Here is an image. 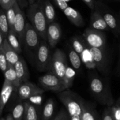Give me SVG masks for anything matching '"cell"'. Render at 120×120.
Returning <instances> with one entry per match:
<instances>
[{
	"instance_id": "obj_17",
	"label": "cell",
	"mask_w": 120,
	"mask_h": 120,
	"mask_svg": "<svg viewBox=\"0 0 120 120\" xmlns=\"http://www.w3.org/2000/svg\"><path fill=\"white\" fill-rule=\"evenodd\" d=\"M63 12L68 19L75 26L79 28H82L84 26L85 23L83 16L76 9L68 6Z\"/></svg>"
},
{
	"instance_id": "obj_14",
	"label": "cell",
	"mask_w": 120,
	"mask_h": 120,
	"mask_svg": "<svg viewBox=\"0 0 120 120\" xmlns=\"http://www.w3.org/2000/svg\"><path fill=\"white\" fill-rule=\"evenodd\" d=\"M89 28L100 31L108 30L110 29L102 15L96 9L91 11Z\"/></svg>"
},
{
	"instance_id": "obj_44",
	"label": "cell",
	"mask_w": 120,
	"mask_h": 120,
	"mask_svg": "<svg viewBox=\"0 0 120 120\" xmlns=\"http://www.w3.org/2000/svg\"></svg>"
},
{
	"instance_id": "obj_7",
	"label": "cell",
	"mask_w": 120,
	"mask_h": 120,
	"mask_svg": "<svg viewBox=\"0 0 120 120\" xmlns=\"http://www.w3.org/2000/svg\"><path fill=\"white\" fill-rule=\"evenodd\" d=\"M95 9L98 11L116 36L120 34V21L112 11L100 1H95Z\"/></svg>"
},
{
	"instance_id": "obj_42",
	"label": "cell",
	"mask_w": 120,
	"mask_h": 120,
	"mask_svg": "<svg viewBox=\"0 0 120 120\" xmlns=\"http://www.w3.org/2000/svg\"><path fill=\"white\" fill-rule=\"evenodd\" d=\"M64 1H66V2H69V1H73V0H64Z\"/></svg>"
},
{
	"instance_id": "obj_6",
	"label": "cell",
	"mask_w": 120,
	"mask_h": 120,
	"mask_svg": "<svg viewBox=\"0 0 120 120\" xmlns=\"http://www.w3.org/2000/svg\"><path fill=\"white\" fill-rule=\"evenodd\" d=\"M52 54L50 49V46L46 41L42 40L37 50L34 63L38 71H49Z\"/></svg>"
},
{
	"instance_id": "obj_1",
	"label": "cell",
	"mask_w": 120,
	"mask_h": 120,
	"mask_svg": "<svg viewBox=\"0 0 120 120\" xmlns=\"http://www.w3.org/2000/svg\"><path fill=\"white\" fill-rule=\"evenodd\" d=\"M89 88L92 96L100 104L111 107L115 104L109 83L97 75L93 74L90 76Z\"/></svg>"
},
{
	"instance_id": "obj_11",
	"label": "cell",
	"mask_w": 120,
	"mask_h": 120,
	"mask_svg": "<svg viewBox=\"0 0 120 120\" xmlns=\"http://www.w3.org/2000/svg\"><path fill=\"white\" fill-rule=\"evenodd\" d=\"M18 94L22 100H27L36 96L42 94L45 90L34 83L26 82L22 83L17 89Z\"/></svg>"
},
{
	"instance_id": "obj_24",
	"label": "cell",
	"mask_w": 120,
	"mask_h": 120,
	"mask_svg": "<svg viewBox=\"0 0 120 120\" xmlns=\"http://www.w3.org/2000/svg\"><path fill=\"white\" fill-rule=\"evenodd\" d=\"M43 10H44L45 15L48 22V25L52 22H55L56 12H55V8L50 0L43 1Z\"/></svg>"
},
{
	"instance_id": "obj_15",
	"label": "cell",
	"mask_w": 120,
	"mask_h": 120,
	"mask_svg": "<svg viewBox=\"0 0 120 120\" xmlns=\"http://www.w3.org/2000/svg\"><path fill=\"white\" fill-rule=\"evenodd\" d=\"M15 90H16V89L14 87V86L7 80L4 79L2 90H1V97H0V115L1 116L2 115L6 104H7L12 94Z\"/></svg>"
},
{
	"instance_id": "obj_36",
	"label": "cell",
	"mask_w": 120,
	"mask_h": 120,
	"mask_svg": "<svg viewBox=\"0 0 120 120\" xmlns=\"http://www.w3.org/2000/svg\"><path fill=\"white\" fill-rule=\"evenodd\" d=\"M87 5L90 9H91V11H93L95 9V1L96 0H82Z\"/></svg>"
},
{
	"instance_id": "obj_5",
	"label": "cell",
	"mask_w": 120,
	"mask_h": 120,
	"mask_svg": "<svg viewBox=\"0 0 120 120\" xmlns=\"http://www.w3.org/2000/svg\"><path fill=\"white\" fill-rule=\"evenodd\" d=\"M68 59V56L63 50L59 48L56 49L52 54L49 70V71L53 73L61 79L65 83L67 87L66 74L69 68Z\"/></svg>"
},
{
	"instance_id": "obj_19",
	"label": "cell",
	"mask_w": 120,
	"mask_h": 120,
	"mask_svg": "<svg viewBox=\"0 0 120 120\" xmlns=\"http://www.w3.org/2000/svg\"><path fill=\"white\" fill-rule=\"evenodd\" d=\"M82 120H100L93 104L90 102L84 101Z\"/></svg>"
},
{
	"instance_id": "obj_37",
	"label": "cell",
	"mask_w": 120,
	"mask_h": 120,
	"mask_svg": "<svg viewBox=\"0 0 120 120\" xmlns=\"http://www.w3.org/2000/svg\"><path fill=\"white\" fill-rule=\"evenodd\" d=\"M16 1H17L19 6L21 9L26 8L27 7H29V5L28 0H16Z\"/></svg>"
},
{
	"instance_id": "obj_18",
	"label": "cell",
	"mask_w": 120,
	"mask_h": 120,
	"mask_svg": "<svg viewBox=\"0 0 120 120\" xmlns=\"http://www.w3.org/2000/svg\"><path fill=\"white\" fill-rule=\"evenodd\" d=\"M0 49L3 50L8 63L9 64H11V65L14 66L15 64L16 63V62L19 59L20 56L14 50V48L9 45V43H8L7 39L5 41L2 48H1Z\"/></svg>"
},
{
	"instance_id": "obj_30",
	"label": "cell",
	"mask_w": 120,
	"mask_h": 120,
	"mask_svg": "<svg viewBox=\"0 0 120 120\" xmlns=\"http://www.w3.org/2000/svg\"><path fill=\"white\" fill-rule=\"evenodd\" d=\"M8 67V62L5 57L3 50L0 49V68L2 72L4 73Z\"/></svg>"
},
{
	"instance_id": "obj_16",
	"label": "cell",
	"mask_w": 120,
	"mask_h": 120,
	"mask_svg": "<svg viewBox=\"0 0 120 120\" xmlns=\"http://www.w3.org/2000/svg\"><path fill=\"white\" fill-rule=\"evenodd\" d=\"M18 79L21 84L28 82L29 78V73L28 66L22 56H20L19 60L14 66Z\"/></svg>"
},
{
	"instance_id": "obj_22",
	"label": "cell",
	"mask_w": 120,
	"mask_h": 120,
	"mask_svg": "<svg viewBox=\"0 0 120 120\" xmlns=\"http://www.w3.org/2000/svg\"><path fill=\"white\" fill-rule=\"evenodd\" d=\"M4 75L5 80H7V81L12 83L17 90L18 88L21 85V83H20L18 79L17 75H16L14 66L11 65L8 63V69L6 70L5 72L4 73Z\"/></svg>"
},
{
	"instance_id": "obj_3",
	"label": "cell",
	"mask_w": 120,
	"mask_h": 120,
	"mask_svg": "<svg viewBox=\"0 0 120 120\" xmlns=\"http://www.w3.org/2000/svg\"><path fill=\"white\" fill-rule=\"evenodd\" d=\"M57 97L65 107L70 120H82L84 99L77 93L69 90L58 93Z\"/></svg>"
},
{
	"instance_id": "obj_13",
	"label": "cell",
	"mask_w": 120,
	"mask_h": 120,
	"mask_svg": "<svg viewBox=\"0 0 120 120\" xmlns=\"http://www.w3.org/2000/svg\"><path fill=\"white\" fill-rule=\"evenodd\" d=\"M62 30L59 23L52 22L48 25L47 42L51 48H55L62 38Z\"/></svg>"
},
{
	"instance_id": "obj_2",
	"label": "cell",
	"mask_w": 120,
	"mask_h": 120,
	"mask_svg": "<svg viewBox=\"0 0 120 120\" xmlns=\"http://www.w3.org/2000/svg\"><path fill=\"white\" fill-rule=\"evenodd\" d=\"M29 22L37 31L42 40L47 42L48 22L43 10V1L39 0L34 4L29 5L27 9Z\"/></svg>"
},
{
	"instance_id": "obj_23",
	"label": "cell",
	"mask_w": 120,
	"mask_h": 120,
	"mask_svg": "<svg viewBox=\"0 0 120 120\" xmlns=\"http://www.w3.org/2000/svg\"><path fill=\"white\" fill-rule=\"evenodd\" d=\"M25 103V112L24 120H39V111L36 105L29 102Z\"/></svg>"
},
{
	"instance_id": "obj_39",
	"label": "cell",
	"mask_w": 120,
	"mask_h": 120,
	"mask_svg": "<svg viewBox=\"0 0 120 120\" xmlns=\"http://www.w3.org/2000/svg\"><path fill=\"white\" fill-rule=\"evenodd\" d=\"M5 120H14V118H13L11 114H8V116H7Z\"/></svg>"
},
{
	"instance_id": "obj_40",
	"label": "cell",
	"mask_w": 120,
	"mask_h": 120,
	"mask_svg": "<svg viewBox=\"0 0 120 120\" xmlns=\"http://www.w3.org/2000/svg\"><path fill=\"white\" fill-rule=\"evenodd\" d=\"M39 0H28V2H29V5H32V4H34L36 3Z\"/></svg>"
},
{
	"instance_id": "obj_21",
	"label": "cell",
	"mask_w": 120,
	"mask_h": 120,
	"mask_svg": "<svg viewBox=\"0 0 120 120\" xmlns=\"http://www.w3.org/2000/svg\"><path fill=\"white\" fill-rule=\"evenodd\" d=\"M70 45L73 49L80 55H82L88 45L83 36H73L70 39Z\"/></svg>"
},
{
	"instance_id": "obj_8",
	"label": "cell",
	"mask_w": 120,
	"mask_h": 120,
	"mask_svg": "<svg viewBox=\"0 0 120 120\" xmlns=\"http://www.w3.org/2000/svg\"><path fill=\"white\" fill-rule=\"evenodd\" d=\"M39 82L45 90L60 93L68 90L65 83L50 71L41 76L39 78Z\"/></svg>"
},
{
	"instance_id": "obj_31",
	"label": "cell",
	"mask_w": 120,
	"mask_h": 120,
	"mask_svg": "<svg viewBox=\"0 0 120 120\" xmlns=\"http://www.w3.org/2000/svg\"><path fill=\"white\" fill-rule=\"evenodd\" d=\"M53 120H70V117L67 110L62 109Z\"/></svg>"
},
{
	"instance_id": "obj_27",
	"label": "cell",
	"mask_w": 120,
	"mask_h": 120,
	"mask_svg": "<svg viewBox=\"0 0 120 120\" xmlns=\"http://www.w3.org/2000/svg\"><path fill=\"white\" fill-rule=\"evenodd\" d=\"M25 112V103H19L14 107L12 116L14 120H22L24 118Z\"/></svg>"
},
{
	"instance_id": "obj_41",
	"label": "cell",
	"mask_w": 120,
	"mask_h": 120,
	"mask_svg": "<svg viewBox=\"0 0 120 120\" xmlns=\"http://www.w3.org/2000/svg\"><path fill=\"white\" fill-rule=\"evenodd\" d=\"M117 103V104H118V105H120V97L119 99H118V100L117 101V103Z\"/></svg>"
},
{
	"instance_id": "obj_38",
	"label": "cell",
	"mask_w": 120,
	"mask_h": 120,
	"mask_svg": "<svg viewBox=\"0 0 120 120\" xmlns=\"http://www.w3.org/2000/svg\"><path fill=\"white\" fill-rule=\"evenodd\" d=\"M6 39H7V38L2 33L0 32V49L2 48V46H3V45Z\"/></svg>"
},
{
	"instance_id": "obj_9",
	"label": "cell",
	"mask_w": 120,
	"mask_h": 120,
	"mask_svg": "<svg viewBox=\"0 0 120 120\" xmlns=\"http://www.w3.org/2000/svg\"><path fill=\"white\" fill-rule=\"evenodd\" d=\"M88 46L98 49H105L106 36L103 31L87 28L82 35Z\"/></svg>"
},
{
	"instance_id": "obj_28",
	"label": "cell",
	"mask_w": 120,
	"mask_h": 120,
	"mask_svg": "<svg viewBox=\"0 0 120 120\" xmlns=\"http://www.w3.org/2000/svg\"><path fill=\"white\" fill-rule=\"evenodd\" d=\"M9 31V26L7 20L6 11L1 8L0 14V32L7 38Z\"/></svg>"
},
{
	"instance_id": "obj_20",
	"label": "cell",
	"mask_w": 120,
	"mask_h": 120,
	"mask_svg": "<svg viewBox=\"0 0 120 120\" xmlns=\"http://www.w3.org/2000/svg\"><path fill=\"white\" fill-rule=\"evenodd\" d=\"M68 56L74 70H80L82 68V60L81 56L74 50L71 45L68 46Z\"/></svg>"
},
{
	"instance_id": "obj_4",
	"label": "cell",
	"mask_w": 120,
	"mask_h": 120,
	"mask_svg": "<svg viewBox=\"0 0 120 120\" xmlns=\"http://www.w3.org/2000/svg\"><path fill=\"white\" fill-rule=\"evenodd\" d=\"M41 38L40 35L30 22H26L23 46L28 58L33 63L41 43Z\"/></svg>"
},
{
	"instance_id": "obj_32",
	"label": "cell",
	"mask_w": 120,
	"mask_h": 120,
	"mask_svg": "<svg viewBox=\"0 0 120 120\" xmlns=\"http://www.w3.org/2000/svg\"><path fill=\"white\" fill-rule=\"evenodd\" d=\"M110 107L114 120H120V105L115 103L112 106Z\"/></svg>"
},
{
	"instance_id": "obj_34",
	"label": "cell",
	"mask_w": 120,
	"mask_h": 120,
	"mask_svg": "<svg viewBox=\"0 0 120 120\" xmlns=\"http://www.w3.org/2000/svg\"><path fill=\"white\" fill-rule=\"evenodd\" d=\"M101 120H115L110 107H107V108L105 109L104 111L103 116H102Z\"/></svg>"
},
{
	"instance_id": "obj_35",
	"label": "cell",
	"mask_w": 120,
	"mask_h": 120,
	"mask_svg": "<svg viewBox=\"0 0 120 120\" xmlns=\"http://www.w3.org/2000/svg\"><path fill=\"white\" fill-rule=\"evenodd\" d=\"M56 5L62 11L64 10L68 7V2H66L64 0H53Z\"/></svg>"
},
{
	"instance_id": "obj_10",
	"label": "cell",
	"mask_w": 120,
	"mask_h": 120,
	"mask_svg": "<svg viewBox=\"0 0 120 120\" xmlns=\"http://www.w3.org/2000/svg\"><path fill=\"white\" fill-rule=\"evenodd\" d=\"M96 68L104 75H107L110 72L109 59L105 49L91 48L89 46Z\"/></svg>"
},
{
	"instance_id": "obj_29",
	"label": "cell",
	"mask_w": 120,
	"mask_h": 120,
	"mask_svg": "<svg viewBox=\"0 0 120 120\" xmlns=\"http://www.w3.org/2000/svg\"><path fill=\"white\" fill-rule=\"evenodd\" d=\"M5 11L6 14H7V20H8V24H9V30H14V24H15V16H16L15 5L14 4L12 7L9 8V9H7Z\"/></svg>"
},
{
	"instance_id": "obj_33",
	"label": "cell",
	"mask_w": 120,
	"mask_h": 120,
	"mask_svg": "<svg viewBox=\"0 0 120 120\" xmlns=\"http://www.w3.org/2000/svg\"><path fill=\"white\" fill-rule=\"evenodd\" d=\"M16 2V0H0V5L2 9L7 11L12 7Z\"/></svg>"
},
{
	"instance_id": "obj_26",
	"label": "cell",
	"mask_w": 120,
	"mask_h": 120,
	"mask_svg": "<svg viewBox=\"0 0 120 120\" xmlns=\"http://www.w3.org/2000/svg\"><path fill=\"white\" fill-rule=\"evenodd\" d=\"M55 109V102L52 98H49L45 103L42 113V120H50L52 117Z\"/></svg>"
},
{
	"instance_id": "obj_25",
	"label": "cell",
	"mask_w": 120,
	"mask_h": 120,
	"mask_svg": "<svg viewBox=\"0 0 120 120\" xmlns=\"http://www.w3.org/2000/svg\"><path fill=\"white\" fill-rule=\"evenodd\" d=\"M7 39L9 45L19 55L22 52V45L14 30H9L8 36L7 37Z\"/></svg>"
},
{
	"instance_id": "obj_43",
	"label": "cell",
	"mask_w": 120,
	"mask_h": 120,
	"mask_svg": "<svg viewBox=\"0 0 120 120\" xmlns=\"http://www.w3.org/2000/svg\"><path fill=\"white\" fill-rule=\"evenodd\" d=\"M1 120H6L5 119V118H1Z\"/></svg>"
},
{
	"instance_id": "obj_12",
	"label": "cell",
	"mask_w": 120,
	"mask_h": 120,
	"mask_svg": "<svg viewBox=\"0 0 120 120\" xmlns=\"http://www.w3.org/2000/svg\"><path fill=\"white\" fill-rule=\"evenodd\" d=\"M15 9H16V16H15L14 30L22 46L23 45L25 31L26 22L25 21V15L19 6L17 1L15 2Z\"/></svg>"
}]
</instances>
